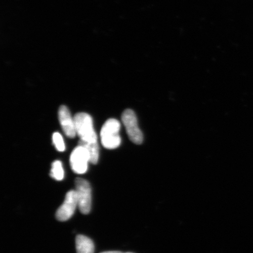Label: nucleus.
<instances>
[{
    "mask_svg": "<svg viewBox=\"0 0 253 253\" xmlns=\"http://www.w3.org/2000/svg\"><path fill=\"white\" fill-rule=\"evenodd\" d=\"M76 131L80 141L86 143H96L97 136L93 126L92 118L86 113H77L74 117Z\"/></svg>",
    "mask_w": 253,
    "mask_h": 253,
    "instance_id": "nucleus-1",
    "label": "nucleus"
},
{
    "mask_svg": "<svg viewBox=\"0 0 253 253\" xmlns=\"http://www.w3.org/2000/svg\"><path fill=\"white\" fill-rule=\"evenodd\" d=\"M121 125L118 120L110 119L103 125L100 131L101 142L106 149L113 150L118 148L122 142L119 135Z\"/></svg>",
    "mask_w": 253,
    "mask_h": 253,
    "instance_id": "nucleus-2",
    "label": "nucleus"
},
{
    "mask_svg": "<svg viewBox=\"0 0 253 253\" xmlns=\"http://www.w3.org/2000/svg\"><path fill=\"white\" fill-rule=\"evenodd\" d=\"M78 207L84 214L90 213L91 208V189L89 182L86 180L78 178L75 181Z\"/></svg>",
    "mask_w": 253,
    "mask_h": 253,
    "instance_id": "nucleus-3",
    "label": "nucleus"
},
{
    "mask_svg": "<svg viewBox=\"0 0 253 253\" xmlns=\"http://www.w3.org/2000/svg\"><path fill=\"white\" fill-rule=\"evenodd\" d=\"M122 119L129 140L135 144H141L143 142V134L138 127L137 117L133 111L126 110L123 113Z\"/></svg>",
    "mask_w": 253,
    "mask_h": 253,
    "instance_id": "nucleus-4",
    "label": "nucleus"
},
{
    "mask_svg": "<svg viewBox=\"0 0 253 253\" xmlns=\"http://www.w3.org/2000/svg\"><path fill=\"white\" fill-rule=\"evenodd\" d=\"M90 162V156L87 150L84 147L79 145L72 152L70 163L72 169L75 173H86L88 164Z\"/></svg>",
    "mask_w": 253,
    "mask_h": 253,
    "instance_id": "nucleus-5",
    "label": "nucleus"
},
{
    "mask_svg": "<svg viewBox=\"0 0 253 253\" xmlns=\"http://www.w3.org/2000/svg\"><path fill=\"white\" fill-rule=\"evenodd\" d=\"M77 207L78 201L77 192L69 191L66 195L63 204L56 211V219L61 221L69 220L74 215Z\"/></svg>",
    "mask_w": 253,
    "mask_h": 253,
    "instance_id": "nucleus-6",
    "label": "nucleus"
},
{
    "mask_svg": "<svg viewBox=\"0 0 253 253\" xmlns=\"http://www.w3.org/2000/svg\"><path fill=\"white\" fill-rule=\"evenodd\" d=\"M58 118L63 132L68 137L73 138L77 135L74 118L67 107L61 106L58 111Z\"/></svg>",
    "mask_w": 253,
    "mask_h": 253,
    "instance_id": "nucleus-7",
    "label": "nucleus"
},
{
    "mask_svg": "<svg viewBox=\"0 0 253 253\" xmlns=\"http://www.w3.org/2000/svg\"><path fill=\"white\" fill-rule=\"evenodd\" d=\"M77 253H94V245L90 239L83 235H78L76 238Z\"/></svg>",
    "mask_w": 253,
    "mask_h": 253,
    "instance_id": "nucleus-8",
    "label": "nucleus"
},
{
    "mask_svg": "<svg viewBox=\"0 0 253 253\" xmlns=\"http://www.w3.org/2000/svg\"><path fill=\"white\" fill-rule=\"evenodd\" d=\"M79 145L84 147L87 150L90 156V163L96 164L99 158V147L98 142L96 143H86V142H79Z\"/></svg>",
    "mask_w": 253,
    "mask_h": 253,
    "instance_id": "nucleus-9",
    "label": "nucleus"
},
{
    "mask_svg": "<svg viewBox=\"0 0 253 253\" xmlns=\"http://www.w3.org/2000/svg\"><path fill=\"white\" fill-rule=\"evenodd\" d=\"M50 175L56 181H62L64 178V170L61 161L56 160L52 163Z\"/></svg>",
    "mask_w": 253,
    "mask_h": 253,
    "instance_id": "nucleus-10",
    "label": "nucleus"
},
{
    "mask_svg": "<svg viewBox=\"0 0 253 253\" xmlns=\"http://www.w3.org/2000/svg\"><path fill=\"white\" fill-rule=\"evenodd\" d=\"M53 143L54 144L56 149L60 152L64 151L65 145L62 136L58 132H55L52 135Z\"/></svg>",
    "mask_w": 253,
    "mask_h": 253,
    "instance_id": "nucleus-11",
    "label": "nucleus"
},
{
    "mask_svg": "<svg viewBox=\"0 0 253 253\" xmlns=\"http://www.w3.org/2000/svg\"><path fill=\"white\" fill-rule=\"evenodd\" d=\"M100 253H123L122 252H119V251H109V252H104Z\"/></svg>",
    "mask_w": 253,
    "mask_h": 253,
    "instance_id": "nucleus-12",
    "label": "nucleus"
},
{
    "mask_svg": "<svg viewBox=\"0 0 253 253\" xmlns=\"http://www.w3.org/2000/svg\"></svg>",
    "mask_w": 253,
    "mask_h": 253,
    "instance_id": "nucleus-13",
    "label": "nucleus"
}]
</instances>
